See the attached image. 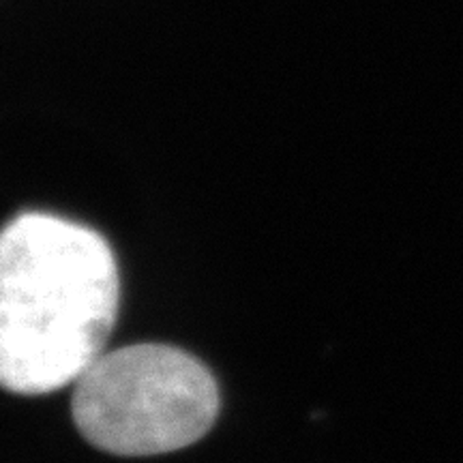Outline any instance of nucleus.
I'll list each match as a JSON object with an SVG mask.
<instances>
[{"label": "nucleus", "instance_id": "1", "mask_svg": "<svg viewBox=\"0 0 463 463\" xmlns=\"http://www.w3.org/2000/svg\"><path fill=\"white\" fill-rule=\"evenodd\" d=\"M116 258L99 232L48 213L0 230V389L45 395L103 354L118 316Z\"/></svg>", "mask_w": 463, "mask_h": 463}, {"label": "nucleus", "instance_id": "2", "mask_svg": "<svg viewBox=\"0 0 463 463\" xmlns=\"http://www.w3.org/2000/svg\"><path fill=\"white\" fill-rule=\"evenodd\" d=\"M71 412L80 433L106 453L164 455L211 431L219 389L181 347L137 344L101 354L80 375Z\"/></svg>", "mask_w": 463, "mask_h": 463}]
</instances>
